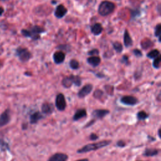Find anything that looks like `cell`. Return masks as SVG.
Returning a JSON list of instances; mask_svg holds the SVG:
<instances>
[{"mask_svg":"<svg viewBox=\"0 0 161 161\" xmlns=\"http://www.w3.org/2000/svg\"><path fill=\"white\" fill-rule=\"evenodd\" d=\"M21 32L25 37L30 38L33 40H37L40 39L41 34L45 32V30L40 26L35 25L31 27L29 30H22Z\"/></svg>","mask_w":161,"mask_h":161,"instance_id":"1","label":"cell"},{"mask_svg":"<svg viewBox=\"0 0 161 161\" xmlns=\"http://www.w3.org/2000/svg\"><path fill=\"white\" fill-rule=\"evenodd\" d=\"M111 141L110 140H103L101 142H96V143H92L89 144L88 145H86L84 147H83L81 148H80L78 151L77 153L78 154H83L92 151H96L100 149V148H103L111 144Z\"/></svg>","mask_w":161,"mask_h":161,"instance_id":"2","label":"cell"},{"mask_svg":"<svg viewBox=\"0 0 161 161\" xmlns=\"http://www.w3.org/2000/svg\"><path fill=\"white\" fill-rule=\"evenodd\" d=\"M115 8L116 6L114 3L109 1H103L99 5L98 13L102 16H106L112 13Z\"/></svg>","mask_w":161,"mask_h":161,"instance_id":"3","label":"cell"},{"mask_svg":"<svg viewBox=\"0 0 161 161\" xmlns=\"http://www.w3.org/2000/svg\"><path fill=\"white\" fill-rule=\"evenodd\" d=\"M82 84V79L78 76L70 75L69 76L65 77L62 80V84L65 88H69L74 84L79 87Z\"/></svg>","mask_w":161,"mask_h":161,"instance_id":"4","label":"cell"},{"mask_svg":"<svg viewBox=\"0 0 161 161\" xmlns=\"http://www.w3.org/2000/svg\"><path fill=\"white\" fill-rule=\"evenodd\" d=\"M16 54L22 63H27L32 57V53L27 48L18 47L16 51Z\"/></svg>","mask_w":161,"mask_h":161,"instance_id":"5","label":"cell"},{"mask_svg":"<svg viewBox=\"0 0 161 161\" xmlns=\"http://www.w3.org/2000/svg\"><path fill=\"white\" fill-rule=\"evenodd\" d=\"M55 107L59 111H64L66 108V101L63 94L59 93L55 98Z\"/></svg>","mask_w":161,"mask_h":161,"instance_id":"6","label":"cell"},{"mask_svg":"<svg viewBox=\"0 0 161 161\" xmlns=\"http://www.w3.org/2000/svg\"><path fill=\"white\" fill-rule=\"evenodd\" d=\"M120 102L127 106H134L139 103V100L137 98L132 96H124L121 98Z\"/></svg>","mask_w":161,"mask_h":161,"instance_id":"7","label":"cell"},{"mask_svg":"<svg viewBox=\"0 0 161 161\" xmlns=\"http://www.w3.org/2000/svg\"><path fill=\"white\" fill-rule=\"evenodd\" d=\"M10 119V111L9 109H7L0 115V127L7 125L9 123Z\"/></svg>","mask_w":161,"mask_h":161,"instance_id":"8","label":"cell"},{"mask_svg":"<svg viewBox=\"0 0 161 161\" xmlns=\"http://www.w3.org/2000/svg\"><path fill=\"white\" fill-rule=\"evenodd\" d=\"M92 88H93V86H92V84H86L79 91L78 93V97L79 98H83L86 96H88L91 93V92L92 90Z\"/></svg>","mask_w":161,"mask_h":161,"instance_id":"9","label":"cell"},{"mask_svg":"<svg viewBox=\"0 0 161 161\" xmlns=\"http://www.w3.org/2000/svg\"><path fill=\"white\" fill-rule=\"evenodd\" d=\"M67 13V9L63 4H59L54 11V16L58 19L63 18Z\"/></svg>","mask_w":161,"mask_h":161,"instance_id":"10","label":"cell"},{"mask_svg":"<svg viewBox=\"0 0 161 161\" xmlns=\"http://www.w3.org/2000/svg\"><path fill=\"white\" fill-rule=\"evenodd\" d=\"M66 58V54L60 51L54 52L53 55V60L55 64H60L64 63Z\"/></svg>","mask_w":161,"mask_h":161,"instance_id":"11","label":"cell"},{"mask_svg":"<svg viewBox=\"0 0 161 161\" xmlns=\"http://www.w3.org/2000/svg\"><path fill=\"white\" fill-rule=\"evenodd\" d=\"M68 159L67 155L63 153H56L54 154L47 161H67Z\"/></svg>","mask_w":161,"mask_h":161,"instance_id":"12","label":"cell"},{"mask_svg":"<svg viewBox=\"0 0 161 161\" xmlns=\"http://www.w3.org/2000/svg\"><path fill=\"white\" fill-rule=\"evenodd\" d=\"M123 43L126 48H129L133 45V40L127 29L125 30L124 35H123Z\"/></svg>","mask_w":161,"mask_h":161,"instance_id":"13","label":"cell"},{"mask_svg":"<svg viewBox=\"0 0 161 161\" xmlns=\"http://www.w3.org/2000/svg\"><path fill=\"white\" fill-rule=\"evenodd\" d=\"M110 113V111L108 110H103L99 109L95 110L92 111V116L96 118V119H103L104 116H106L107 115Z\"/></svg>","mask_w":161,"mask_h":161,"instance_id":"14","label":"cell"},{"mask_svg":"<svg viewBox=\"0 0 161 161\" xmlns=\"http://www.w3.org/2000/svg\"><path fill=\"white\" fill-rule=\"evenodd\" d=\"M103 28L101 25V24L99 23H95L91 27V32L94 35L98 36L101 34L103 32Z\"/></svg>","mask_w":161,"mask_h":161,"instance_id":"15","label":"cell"},{"mask_svg":"<svg viewBox=\"0 0 161 161\" xmlns=\"http://www.w3.org/2000/svg\"><path fill=\"white\" fill-rule=\"evenodd\" d=\"M54 110V107L52 103H44L42 106V111L43 113L45 115H50L53 113Z\"/></svg>","mask_w":161,"mask_h":161,"instance_id":"16","label":"cell"},{"mask_svg":"<svg viewBox=\"0 0 161 161\" xmlns=\"http://www.w3.org/2000/svg\"><path fill=\"white\" fill-rule=\"evenodd\" d=\"M87 115V111L85 109H79L78 110L73 116V120L78 121L80 119H83Z\"/></svg>","mask_w":161,"mask_h":161,"instance_id":"17","label":"cell"},{"mask_svg":"<svg viewBox=\"0 0 161 161\" xmlns=\"http://www.w3.org/2000/svg\"><path fill=\"white\" fill-rule=\"evenodd\" d=\"M87 63L89 65L96 67L101 63V59L98 56H90L87 59Z\"/></svg>","mask_w":161,"mask_h":161,"instance_id":"18","label":"cell"},{"mask_svg":"<svg viewBox=\"0 0 161 161\" xmlns=\"http://www.w3.org/2000/svg\"><path fill=\"white\" fill-rule=\"evenodd\" d=\"M140 45L144 50H147L154 46V42L149 39L145 38L141 41Z\"/></svg>","mask_w":161,"mask_h":161,"instance_id":"19","label":"cell"},{"mask_svg":"<svg viewBox=\"0 0 161 161\" xmlns=\"http://www.w3.org/2000/svg\"><path fill=\"white\" fill-rule=\"evenodd\" d=\"M42 119H43L42 115L39 111H37V112H35L32 115H31L30 117V121L32 124H35V123H37Z\"/></svg>","mask_w":161,"mask_h":161,"instance_id":"20","label":"cell"},{"mask_svg":"<svg viewBox=\"0 0 161 161\" xmlns=\"http://www.w3.org/2000/svg\"><path fill=\"white\" fill-rule=\"evenodd\" d=\"M159 154V151L156 148H146L144 153V156L145 157H153L157 156Z\"/></svg>","mask_w":161,"mask_h":161,"instance_id":"21","label":"cell"},{"mask_svg":"<svg viewBox=\"0 0 161 161\" xmlns=\"http://www.w3.org/2000/svg\"><path fill=\"white\" fill-rule=\"evenodd\" d=\"M159 55H160V51L157 49H153L151 51H150L147 54V56L148 59H154L159 57Z\"/></svg>","mask_w":161,"mask_h":161,"instance_id":"22","label":"cell"},{"mask_svg":"<svg viewBox=\"0 0 161 161\" xmlns=\"http://www.w3.org/2000/svg\"><path fill=\"white\" fill-rule=\"evenodd\" d=\"M160 29H161V25L160 23L157 24V25L154 28V35L156 37H157L159 39V42H161V32H160Z\"/></svg>","mask_w":161,"mask_h":161,"instance_id":"23","label":"cell"},{"mask_svg":"<svg viewBox=\"0 0 161 161\" xmlns=\"http://www.w3.org/2000/svg\"><path fill=\"white\" fill-rule=\"evenodd\" d=\"M113 47L117 53H121L123 51V45L119 42H115L113 43Z\"/></svg>","mask_w":161,"mask_h":161,"instance_id":"24","label":"cell"},{"mask_svg":"<svg viewBox=\"0 0 161 161\" xmlns=\"http://www.w3.org/2000/svg\"><path fill=\"white\" fill-rule=\"evenodd\" d=\"M69 67L73 70H77L79 67V63L76 59H72L69 61Z\"/></svg>","mask_w":161,"mask_h":161,"instance_id":"25","label":"cell"},{"mask_svg":"<svg viewBox=\"0 0 161 161\" xmlns=\"http://www.w3.org/2000/svg\"><path fill=\"white\" fill-rule=\"evenodd\" d=\"M137 116L138 120L142 121V120H145V119H147L148 117V115L146 112H145L144 111H140L137 113Z\"/></svg>","mask_w":161,"mask_h":161,"instance_id":"26","label":"cell"},{"mask_svg":"<svg viewBox=\"0 0 161 161\" xmlns=\"http://www.w3.org/2000/svg\"><path fill=\"white\" fill-rule=\"evenodd\" d=\"M160 61H161L160 55H159V57L154 59L152 66L155 68V69H159L160 67Z\"/></svg>","mask_w":161,"mask_h":161,"instance_id":"27","label":"cell"},{"mask_svg":"<svg viewBox=\"0 0 161 161\" xmlns=\"http://www.w3.org/2000/svg\"><path fill=\"white\" fill-rule=\"evenodd\" d=\"M57 49H59V50L62 52H63V51L66 52H69L71 49V47L67 45H59L56 47Z\"/></svg>","mask_w":161,"mask_h":161,"instance_id":"28","label":"cell"},{"mask_svg":"<svg viewBox=\"0 0 161 161\" xmlns=\"http://www.w3.org/2000/svg\"><path fill=\"white\" fill-rule=\"evenodd\" d=\"M131 17L132 19L139 17L140 15V11L139 10H131Z\"/></svg>","mask_w":161,"mask_h":161,"instance_id":"29","label":"cell"},{"mask_svg":"<svg viewBox=\"0 0 161 161\" xmlns=\"http://www.w3.org/2000/svg\"><path fill=\"white\" fill-rule=\"evenodd\" d=\"M103 95V92L100 89H96L94 92V97L96 99H100Z\"/></svg>","mask_w":161,"mask_h":161,"instance_id":"30","label":"cell"},{"mask_svg":"<svg viewBox=\"0 0 161 161\" xmlns=\"http://www.w3.org/2000/svg\"><path fill=\"white\" fill-rule=\"evenodd\" d=\"M100 54V52H99L98 49L97 48H94L92 49V50L89 51L88 52V54L89 55V56H97L98 55Z\"/></svg>","mask_w":161,"mask_h":161,"instance_id":"31","label":"cell"},{"mask_svg":"<svg viewBox=\"0 0 161 161\" xmlns=\"http://www.w3.org/2000/svg\"><path fill=\"white\" fill-rule=\"evenodd\" d=\"M133 53L135 56L138 57V58L143 56V54H142V52H141V51L139 50V49H138V48L133 49Z\"/></svg>","mask_w":161,"mask_h":161,"instance_id":"32","label":"cell"},{"mask_svg":"<svg viewBox=\"0 0 161 161\" xmlns=\"http://www.w3.org/2000/svg\"><path fill=\"white\" fill-rule=\"evenodd\" d=\"M121 63H123V64H125L126 65H128L129 64V63H129V59H128V57L127 56V55H123V56L121 58Z\"/></svg>","mask_w":161,"mask_h":161,"instance_id":"33","label":"cell"},{"mask_svg":"<svg viewBox=\"0 0 161 161\" xmlns=\"http://www.w3.org/2000/svg\"><path fill=\"white\" fill-rule=\"evenodd\" d=\"M116 145L117 147H125L126 145V143L123 140H119L116 143Z\"/></svg>","mask_w":161,"mask_h":161,"instance_id":"34","label":"cell"},{"mask_svg":"<svg viewBox=\"0 0 161 161\" xmlns=\"http://www.w3.org/2000/svg\"><path fill=\"white\" fill-rule=\"evenodd\" d=\"M89 139L91 140H96L98 139V135L95 133H91L89 136Z\"/></svg>","mask_w":161,"mask_h":161,"instance_id":"35","label":"cell"},{"mask_svg":"<svg viewBox=\"0 0 161 161\" xmlns=\"http://www.w3.org/2000/svg\"><path fill=\"white\" fill-rule=\"evenodd\" d=\"M3 13H4V9L0 7V16H1Z\"/></svg>","mask_w":161,"mask_h":161,"instance_id":"36","label":"cell"},{"mask_svg":"<svg viewBox=\"0 0 161 161\" xmlns=\"http://www.w3.org/2000/svg\"><path fill=\"white\" fill-rule=\"evenodd\" d=\"M94 122H95V120H92L91 121H90L89 123H88V125H86V127H89V126H91L92 124H93V123H94Z\"/></svg>","mask_w":161,"mask_h":161,"instance_id":"37","label":"cell"},{"mask_svg":"<svg viewBox=\"0 0 161 161\" xmlns=\"http://www.w3.org/2000/svg\"><path fill=\"white\" fill-rule=\"evenodd\" d=\"M96 76L98 77L99 78H102L104 77V75H103L102 74H100V75H99V74H96Z\"/></svg>","mask_w":161,"mask_h":161,"instance_id":"38","label":"cell"},{"mask_svg":"<svg viewBox=\"0 0 161 161\" xmlns=\"http://www.w3.org/2000/svg\"><path fill=\"white\" fill-rule=\"evenodd\" d=\"M160 4H159L157 6V10H158V13L160 14Z\"/></svg>","mask_w":161,"mask_h":161,"instance_id":"39","label":"cell"},{"mask_svg":"<svg viewBox=\"0 0 161 161\" xmlns=\"http://www.w3.org/2000/svg\"><path fill=\"white\" fill-rule=\"evenodd\" d=\"M76 161H89V160L88 159H79L78 160Z\"/></svg>","mask_w":161,"mask_h":161,"instance_id":"40","label":"cell"},{"mask_svg":"<svg viewBox=\"0 0 161 161\" xmlns=\"http://www.w3.org/2000/svg\"><path fill=\"white\" fill-rule=\"evenodd\" d=\"M160 130L159 129V130H158V135H159V137L160 138Z\"/></svg>","mask_w":161,"mask_h":161,"instance_id":"41","label":"cell"},{"mask_svg":"<svg viewBox=\"0 0 161 161\" xmlns=\"http://www.w3.org/2000/svg\"><path fill=\"white\" fill-rule=\"evenodd\" d=\"M56 2H57L56 1H52V2H51V3H52L53 4H56V3H57Z\"/></svg>","mask_w":161,"mask_h":161,"instance_id":"42","label":"cell"},{"mask_svg":"<svg viewBox=\"0 0 161 161\" xmlns=\"http://www.w3.org/2000/svg\"><path fill=\"white\" fill-rule=\"evenodd\" d=\"M0 1H8V0H0Z\"/></svg>","mask_w":161,"mask_h":161,"instance_id":"43","label":"cell"},{"mask_svg":"<svg viewBox=\"0 0 161 161\" xmlns=\"http://www.w3.org/2000/svg\"><path fill=\"white\" fill-rule=\"evenodd\" d=\"M0 67H1V63H0Z\"/></svg>","mask_w":161,"mask_h":161,"instance_id":"44","label":"cell"}]
</instances>
